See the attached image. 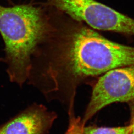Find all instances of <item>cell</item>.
I'll list each match as a JSON object with an SVG mask.
<instances>
[{
    "instance_id": "6da1fadb",
    "label": "cell",
    "mask_w": 134,
    "mask_h": 134,
    "mask_svg": "<svg viewBox=\"0 0 134 134\" xmlns=\"http://www.w3.org/2000/svg\"><path fill=\"white\" fill-rule=\"evenodd\" d=\"M49 14L31 4L0 5V34L10 81L21 86L27 80L34 54L48 34Z\"/></svg>"
},
{
    "instance_id": "7a4b0ae2",
    "label": "cell",
    "mask_w": 134,
    "mask_h": 134,
    "mask_svg": "<svg viewBox=\"0 0 134 134\" xmlns=\"http://www.w3.org/2000/svg\"><path fill=\"white\" fill-rule=\"evenodd\" d=\"M46 5L91 29L125 34L131 29V18L96 0H46Z\"/></svg>"
},
{
    "instance_id": "3957f363",
    "label": "cell",
    "mask_w": 134,
    "mask_h": 134,
    "mask_svg": "<svg viewBox=\"0 0 134 134\" xmlns=\"http://www.w3.org/2000/svg\"><path fill=\"white\" fill-rule=\"evenodd\" d=\"M133 101L134 65L110 70L96 82L82 123L85 125L99 111L111 104Z\"/></svg>"
},
{
    "instance_id": "277c9868",
    "label": "cell",
    "mask_w": 134,
    "mask_h": 134,
    "mask_svg": "<svg viewBox=\"0 0 134 134\" xmlns=\"http://www.w3.org/2000/svg\"><path fill=\"white\" fill-rule=\"evenodd\" d=\"M57 117L45 106L34 103L0 127V134H46Z\"/></svg>"
},
{
    "instance_id": "5b68a950",
    "label": "cell",
    "mask_w": 134,
    "mask_h": 134,
    "mask_svg": "<svg viewBox=\"0 0 134 134\" xmlns=\"http://www.w3.org/2000/svg\"><path fill=\"white\" fill-rule=\"evenodd\" d=\"M130 130V125L112 128L91 126L83 127L82 134H129Z\"/></svg>"
},
{
    "instance_id": "8992f818",
    "label": "cell",
    "mask_w": 134,
    "mask_h": 134,
    "mask_svg": "<svg viewBox=\"0 0 134 134\" xmlns=\"http://www.w3.org/2000/svg\"><path fill=\"white\" fill-rule=\"evenodd\" d=\"M69 117V126L65 134H82L85 125L82 124L81 119L75 115L74 109L68 111Z\"/></svg>"
},
{
    "instance_id": "52a82bcc",
    "label": "cell",
    "mask_w": 134,
    "mask_h": 134,
    "mask_svg": "<svg viewBox=\"0 0 134 134\" xmlns=\"http://www.w3.org/2000/svg\"><path fill=\"white\" fill-rule=\"evenodd\" d=\"M130 126L131 130L129 134H134V105L133 106L132 110V123Z\"/></svg>"
}]
</instances>
